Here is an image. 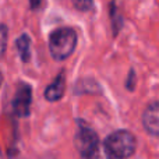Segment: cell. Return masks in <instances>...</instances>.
Instances as JSON below:
<instances>
[{"instance_id": "6da1fadb", "label": "cell", "mask_w": 159, "mask_h": 159, "mask_svg": "<svg viewBox=\"0 0 159 159\" xmlns=\"http://www.w3.org/2000/svg\"><path fill=\"white\" fill-rule=\"evenodd\" d=\"M77 46V34L73 28L61 27L49 36V52L55 60H66Z\"/></svg>"}, {"instance_id": "7a4b0ae2", "label": "cell", "mask_w": 159, "mask_h": 159, "mask_svg": "<svg viewBox=\"0 0 159 159\" xmlns=\"http://www.w3.org/2000/svg\"><path fill=\"white\" fill-rule=\"evenodd\" d=\"M103 148L109 158H129L135 152L137 141L130 131L119 130L107 135L103 143Z\"/></svg>"}, {"instance_id": "3957f363", "label": "cell", "mask_w": 159, "mask_h": 159, "mask_svg": "<svg viewBox=\"0 0 159 159\" xmlns=\"http://www.w3.org/2000/svg\"><path fill=\"white\" fill-rule=\"evenodd\" d=\"M74 144L78 154L82 158H93L98 155L99 149V138L98 134L92 129L87 126H80L78 131L75 134Z\"/></svg>"}, {"instance_id": "277c9868", "label": "cell", "mask_w": 159, "mask_h": 159, "mask_svg": "<svg viewBox=\"0 0 159 159\" xmlns=\"http://www.w3.org/2000/svg\"><path fill=\"white\" fill-rule=\"evenodd\" d=\"M32 103V88L27 82H20L13 99V109L18 117H28Z\"/></svg>"}, {"instance_id": "5b68a950", "label": "cell", "mask_w": 159, "mask_h": 159, "mask_svg": "<svg viewBox=\"0 0 159 159\" xmlns=\"http://www.w3.org/2000/svg\"><path fill=\"white\" fill-rule=\"evenodd\" d=\"M143 124L147 133L159 137V102H154L145 109L143 115Z\"/></svg>"}, {"instance_id": "8992f818", "label": "cell", "mask_w": 159, "mask_h": 159, "mask_svg": "<svg viewBox=\"0 0 159 159\" xmlns=\"http://www.w3.org/2000/svg\"><path fill=\"white\" fill-rule=\"evenodd\" d=\"M64 91H66V74L64 71H61L52 84L48 85L46 91H45V98L49 102H57L63 98Z\"/></svg>"}, {"instance_id": "52a82bcc", "label": "cell", "mask_w": 159, "mask_h": 159, "mask_svg": "<svg viewBox=\"0 0 159 159\" xmlns=\"http://www.w3.org/2000/svg\"><path fill=\"white\" fill-rule=\"evenodd\" d=\"M16 45H17V50H18V55H20V57H21V60L24 61V63L30 61V59H31V39H30V36H28L27 34L20 35L18 39H17V42H16Z\"/></svg>"}, {"instance_id": "ba28073f", "label": "cell", "mask_w": 159, "mask_h": 159, "mask_svg": "<svg viewBox=\"0 0 159 159\" xmlns=\"http://www.w3.org/2000/svg\"><path fill=\"white\" fill-rule=\"evenodd\" d=\"M7 36H8V30L4 24L0 25V57L4 55L6 49H7Z\"/></svg>"}, {"instance_id": "9c48e42d", "label": "cell", "mask_w": 159, "mask_h": 159, "mask_svg": "<svg viewBox=\"0 0 159 159\" xmlns=\"http://www.w3.org/2000/svg\"><path fill=\"white\" fill-rule=\"evenodd\" d=\"M71 2L78 11H89L93 7V0H71Z\"/></svg>"}, {"instance_id": "30bf717a", "label": "cell", "mask_w": 159, "mask_h": 159, "mask_svg": "<svg viewBox=\"0 0 159 159\" xmlns=\"http://www.w3.org/2000/svg\"><path fill=\"white\" fill-rule=\"evenodd\" d=\"M134 82H135V73L134 71H130L129 80H127V82H126V87L129 88L130 91H133V89H134Z\"/></svg>"}, {"instance_id": "8fae6325", "label": "cell", "mask_w": 159, "mask_h": 159, "mask_svg": "<svg viewBox=\"0 0 159 159\" xmlns=\"http://www.w3.org/2000/svg\"><path fill=\"white\" fill-rule=\"evenodd\" d=\"M41 2L42 0H30V4H31L32 8H38L39 4H41Z\"/></svg>"}, {"instance_id": "7c38bea8", "label": "cell", "mask_w": 159, "mask_h": 159, "mask_svg": "<svg viewBox=\"0 0 159 159\" xmlns=\"http://www.w3.org/2000/svg\"><path fill=\"white\" fill-rule=\"evenodd\" d=\"M2 81H3V74H2V70H0V87H2Z\"/></svg>"}]
</instances>
